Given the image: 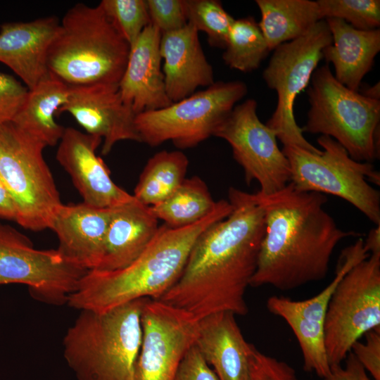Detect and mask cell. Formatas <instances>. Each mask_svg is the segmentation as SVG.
<instances>
[{
    "label": "cell",
    "mask_w": 380,
    "mask_h": 380,
    "mask_svg": "<svg viewBox=\"0 0 380 380\" xmlns=\"http://www.w3.org/2000/svg\"><path fill=\"white\" fill-rule=\"evenodd\" d=\"M228 197L232 213L198 236L179 278L158 300L197 320L221 311L248 312L245 293L265 232L264 213L252 194L231 187Z\"/></svg>",
    "instance_id": "obj_1"
},
{
    "label": "cell",
    "mask_w": 380,
    "mask_h": 380,
    "mask_svg": "<svg viewBox=\"0 0 380 380\" xmlns=\"http://www.w3.org/2000/svg\"><path fill=\"white\" fill-rule=\"evenodd\" d=\"M252 194L262 208L265 232L251 286L289 291L323 280L339 242L361 236L338 227L324 208L323 194L300 191L289 182L272 194Z\"/></svg>",
    "instance_id": "obj_2"
},
{
    "label": "cell",
    "mask_w": 380,
    "mask_h": 380,
    "mask_svg": "<svg viewBox=\"0 0 380 380\" xmlns=\"http://www.w3.org/2000/svg\"><path fill=\"white\" fill-rule=\"evenodd\" d=\"M232 210L229 201L220 200L210 214L191 225L172 228L163 224L142 253L125 267L89 270L67 305L101 312L139 298L158 300L179 278L198 236Z\"/></svg>",
    "instance_id": "obj_3"
},
{
    "label": "cell",
    "mask_w": 380,
    "mask_h": 380,
    "mask_svg": "<svg viewBox=\"0 0 380 380\" xmlns=\"http://www.w3.org/2000/svg\"><path fill=\"white\" fill-rule=\"evenodd\" d=\"M147 299L105 312L80 310L63 339L64 359L77 380H135Z\"/></svg>",
    "instance_id": "obj_4"
},
{
    "label": "cell",
    "mask_w": 380,
    "mask_h": 380,
    "mask_svg": "<svg viewBox=\"0 0 380 380\" xmlns=\"http://www.w3.org/2000/svg\"><path fill=\"white\" fill-rule=\"evenodd\" d=\"M129 49L99 5L79 3L60 22L48 51V72L69 87L118 85Z\"/></svg>",
    "instance_id": "obj_5"
},
{
    "label": "cell",
    "mask_w": 380,
    "mask_h": 380,
    "mask_svg": "<svg viewBox=\"0 0 380 380\" xmlns=\"http://www.w3.org/2000/svg\"><path fill=\"white\" fill-rule=\"evenodd\" d=\"M310 81V106L303 132L332 138L356 161L379 158L380 100L340 83L328 65L316 69Z\"/></svg>",
    "instance_id": "obj_6"
},
{
    "label": "cell",
    "mask_w": 380,
    "mask_h": 380,
    "mask_svg": "<svg viewBox=\"0 0 380 380\" xmlns=\"http://www.w3.org/2000/svg\"><path fill=\"white\" fill-rule=\"evenodd\" d=\"M317 142L323 150L313 153L294 145L283 146L291 168V183L300 191L338 196L350 203L376 226L380 225V174L371 163L358 162L328 136Z\"/></svg>",
    "instance_id": "obj_7"
},
{
    "label": "cell",
    "mask_w": 380,
    "mask_h": 380,
    "mask_svg": "<svg viewBox=\"0 0 380 380\" xmlns=\"http://www.w3.org/2000/svg\"><path fill=\"white\" fill-rule=\"evenodd\" d=\"M46 147L12 122L0 124V177L15 203V222L34 232L49 229L63 204L43 156Z\"/></svg>",
    "instance_id": "obj_8"
},
{
    "label": "cell",
    "mask_w": 380,
    "mask_h": 380,
    "mask_svg": "<svg viewBox=\"0 0 380 380\" xmlns=\"http://www.w3.org/2000/svg\"><path fill=\"white\" fill-rule=\"evenodd\" d=\"M247 92L241 81L215 82L167 107L137 114L134 124L140 141L150 146L170 141L180 149L195 147L213 136Z\"/></svg>",
    "instance_id": "obj_9"
},
{
    "label": "cell",
    "mask_w": 380,
    "mask_h": 380,
    "mask_svg": "<svg viewBox=\"0 0 380 380\" xmlns=\"http://www.w3.org/2000/svg\"><path fill=\"white\" fill-rule=\"evenodd\" d=\"M331 43L327 23L321 20L304 35L275 48L262 72L267 87L277 94L276 108L266 125L283 146L294 145L317 153L322 151L304 137L295 119L294 103L323 58V49Z\"/></svg>",
    "instance_id": "obj_10"
},
{
    "label": "cell",
    "mask_w": 380,
    "mask_h": 380,
    "mask_svg": "<svg viewBox=\"0 0 380 380\" xmlns=\"http://www.w3.org/2000/svg\"><path fill=\"white\" fill-rule=\"evenodd\" d=\"M377 328H380V254H372L341 278L330 298L324 327L330 366L342 364L353 344Z\"/></svg>",
    "instance_id": "obj_11"
},
{
    "label": "cell",
    "mask_w": 380,
    "mask_h": 380,
    "mask_svg": "<svg viewBox=\"0 0 380 380\" xmlns=\"http://www.w3.org/2000/svg\"><path fill=\"white\" fill-rule=\"evenodd\" d=\"M88 271L57 249L35 248L27 236L0 222V285L24 284L36 300L62 305Z\"/></svg>",
    "instance_id": "obj_12"
},
{
    "label": "cell",
    "mask_w": 380,
    "mask_h": 380,
    "mask_svg": "<svg viewBox=\"0 0 380 380\" xmlns=\"http://www.w3.org/2000/svg\"><path fill=\"white\" fill-rule=\"evenodd\" d=\"M257 106L253 99L236 105L213 136L230 145L234 158L243 169L247 184L257 181L258 191L269 195L291 182V168L277 144L275 132L259 119Z\"/></svg>",
    "instance_id": "obj_13"
},
{
    "label": "cell",
    "mask_w": 380,
    "mask_h": 380,
    "mask_svg": "<svg viewBox=\"0 0 380 380\" xmlns=\"http://www.w3.org/2000/svg\"><path fill=\"white\" fill-rule=\"evenodd\" d=\"M369 256L364 240L360 238L341 251L333 280L315 296L303 300L283 296H273L267 299L269 312L282 318L293 331L301 350L305 371L314 372L322 379L330 373L324 333L328 305L341 278Z\"/></svg>",
    "instance_id": "obj_14"
},
{
    "label": "cell",
    "mask_w": 380,
    "mask_h": 380,
    "mask_svg": "<svg viewBox=\"0 0 380 380\" xmlns=\"http://www.w3.org/2000/svg\"><path fill=\"white\" fill-rule=\"evenodd\" d=\"M141 320L142 339L135 380H174L182 360L195 345L198 320L149 298L144 304Z\"/></svg>",
    "instance_id": "obj_15"
},
{
    "label": "cell",
    "mask_w": 380,
    "mask_h": 380,
    "mask_svg": "<svg viewBox=\"0 0 380 380\" xmlns=\"http://www.w3.org/2000/svg\"><path fill=\"white\" fill-rule=\"evenodd\" d=\"M65 112L87 134L102 139L103 155L120 141L141 142L134 124L136 115L122 101L118 85L70 87L68 101L57 115Z\"/></svg>",
    "instance_id": "obj_16"
},
{
    "label": "cell",
    "mask_w": 380,
    "mask_h": 380,
    "mask_svg": "<svg viewBox=\"0 0 380 380\" xmlns=\"http://www.w3.org/2000/svg\"><path fill=\"white\" fill-rule=\"evenodd\" d=\"M102 139L71 127L65 128L58 142L56 160L70 175L83 203L101 208H114L133 199L118 186L96 151Z\"/></svg>",
    "instance_id": "obj_17"
},
{
    "label": "cell",
    "mask_w": 380,
    "mask_h": 380,
    "mask_svg": "<svg viewBox=\"0 0 380 380\" xmlns=\"http://www.w3.org/2000/svg\"><path fill=\"white\" fill-rule=\"evenodd\" d=\"M161 32L148 25L130 47L127 65L118 84L124 103L137 115L172 103L165 85L160 52Z\"/></svg>",
    "instance_id": "obj_18"
},
{
    "label": "cell",
    "mask_w": 380,
    "mask_h": 380,
    "mask_svg": "<svg viewBox=\"0 0 380 380\" xmlns=\"http://www.w3.org/2000/svg\"><path fill=\"white\" fill-rule=\"evenodd\" d=\"M112 209L84 203L62 204L49 229L58 240L57 250L68 260L87 270L96 269L103 258Z\"/></svg>",
    "instance_id": "obj_19"
},
{
    "label": "cell",
    "mask_w": 380,
    "mask_h": 380,
    "mask_svg": "<svg viewBox=\"0 0 380 380\" xmlns=\"http://www.w3.org/2000/svg\"><path fill=\"white\" fill-rule=\"evenodd\" d=\"M59 26L55 16L0 25V62L9 67L28 89L49 74L48 51Z\"/></svg>",
    "instance_id": "obj_20"
},
{
    "label": "cell",
    "mask_w": 380,
    "mask_h": 380,
    "mask_svg": "<svg viewBox=\"0 0 380 380\" xmlns=\"http://www.w3.org/2000/svg\"><path fill=\"white\" fill-rule=\"evenodd\" d=\"M160 52L165 90L172 103L191 96L200 87L215 83L213 69L202 49L198 32L190 23L162 34Z\"/></svg>",
    "instance_id": "obj_21"
},
{
    "label": "cell",
    "mask_w": 380,
    "mask_h": 380,
    "mask_svg": "<svg viewBox=\"0 0 380 380\" xmlns=\"http://www.w3.org/2000/svg\"><path fill=\"white\" fill-rule=\"evenodd\" d=\"M220 380H250L255 346L248 343L228 311L210 314L198 322L195 342Z\"/></svg>",
    "instance_id": "obj_22"
},
{
    "label": "cell",
    "mask_w": 380,
    "mask_h": 380,
    "mask_svg": "<svg viewBox=\"0 0 380 380\" xmlns=\"http://www.w3.org/2000/svg\"><path fill=\"white\" fill-rule=\"evenodd\" d=\"M158 228V220L151 207L134 197L113 208L103 258L95 270L113 271L125 267L142 253Z\"/></svg>",
    "instance_id": "obj_23"
},
{
    "label": "cell",
    "mask_w": 380,
    "mask_h": 380,
    "mask_svg": "<svg viewBox=\"0 0 380 380\" xmlns=\"http://www.w3.org/2000/svg\"><path fill=\"white\" fill-rule=\"evenodd\" d=\"M324 20L332 43L323 49V58L334 65V75L340 83L358 91L380 51V30H361L338 18Z\"/></svg>",
    "instance_id": "obj_24"
},
{
    "label": "cell",
    "mask_w": 380,
    "mask_h": 380,
    "mask_svg": "<svg viewBox=\"0 0 380 380\" xmlns=\"http://www.w3.org/2000/svg\"><path fill=\"white\" fill-rule=\"evenodd\" d=\"M70 87L49 73L29 89L23 106L11 122L46 147L56 146L65 127L55 118L68 101Z\"/></svg>",
    "instance_id": "obj_25"
},
{
    "label": "cell",
    "mask_w": 380,
    "mask_h": 380,
    "mask_svg": "<svg viewBox=\"0 0 380 380\" xmlns=\"http://www.w3.org/2000/svg\"><path fill=\"white\" fill-rule=\"evenodd\" d=\"M258 25L270 51L306 34L321 20L317 1L256 0Z\"/></svg>",
    "instance_id": "obj_26"
},
{
    "label": "cell",
    "mask_w": 380,
    "mask_h": 380,
    "mask_svg": "<svg viewBox=\"0 0 380 380\" xmlns=\"http://www.w3.org/2000/svg\"><path fill=\"white\" fill-rule=\"evenodd\" d=\"M188 165L187 157L180 151L158 152L144 166L133 196L148 206L163 202L185 179Z\"/></svg>",
    "instance_id": "obj_27"
},
{
    "label": "cell",
    "mask_w": 380,
    "mask_h": 380,
    "mask_svg": "<svg viewBox=\"0 0 380 380\" xmlns=\"http://www.w3.org/2000/svg\"><path fill=\"white\" fill-rule=\"evenodd\" d=\"M217 201L211 196L205 182L198 176L185 178L163 202L150 206L156 218L172 228L191 225L210 214Z\"/></svg>",
    "instance_id": "obj_28"
},
{
    "label": "cell",
    "mask_w": 380,
    "mask_h": 380,
    "mask_svg": "<svg viewBox=\"0 0 380 380\" xmlns=\"http://www.w3.org/2000/svg\"><path fill=\"white\" fill-rule=\"evenodd\" d=\"M270 51L258 23L247 17L234 20L222 59L230 68L248 72L258 68Z\"/></svg>",
    "instance_id": "obj_29"
},
{
    "label": "cell",
    "mask_w": 380,
    "mask_h": 380,
    "mask_svg": "<svg viewBox=\"0 0 380 380\" xmlns=\"http://www.w3.org/2000/svg\"><path fill=\"white\" fill-rule=\"evenodd\" d=\"M188 23L198 32H203L208 44L225 49L231 27L235 19L217 0H185Z\"/></svg>",
    "instance_id": "obj_30"
},
{
    "label": "cell",
    "mask_w": 380,
    "mask_h": 380,
    "mask_svg": "<svg viewBox=\"0 0 380 380\" xmlns=\"http://www.w3.org/2000/svg\"><path fill=\"white\" fill-rule=\"evenodd\" d=\"M98 5L129 47L151 24L146 0H102Z\"/></svg>",
    "instance_id": "obj_31"
},
{
    "label": "cell",
    "mask_w": 380,
    "mask_h": 380,
    "mask_svg": "<svg viewBox=\"0 0 380 380\" xmlns=\"http://www.w3.org/2000/svg\"><path fill=\"white\" fill-rule=\"evenodd\" d=\"M321 20L334 18L361 30L379 29V0H318Z\"/></svg>",
    "instance_id": "obj_32"
},
{
    "label": "cell",
    "mask_w": 380,
    "mask_h": 380,
    "mask_svg": "<svg viewBox=\"0 0 380 380\" xmlns=\"http://www.w3.org/2000/svg\"><path fill=\"white\" fill-rule=\"evenodd\" d=\"M151 24L161 34L177 30L188 23L185 0H146Z\"/></svg>",
    "instance_id": "obj_33"
},
{
    "label": "cell",
    "mask_w": 380,
    "mask_h": 380,
    "mask_svg": "<svg viewBox=\"0 0 380 380\" xmlns=\"http://www.w3.org/2000/svg\"><path fill=\"white\" fill-rule=\"evenodd\" d=\"M28 91L16 78L0 72V124L13 120L23 106Z\"/></svg>",
    "instance_id": "obj_34"
},
{
    "label": "cell",
    "mask_w": 380,
    "mask_h": 380,
    "mask_svg": "<svg viewBox=\"0 0 380 380\" xmlns=\"http://www.w3.org/2000/svg\"><path fill=\"white\" fill-rule=\"evenodd\" d=\"M250 380H299L287 362L266 355L256 348L251 358Z\"/></svg>",
    "instance_id": "obj_35"
},
{
    "label": "cell",
    "mask_w": 380,
    "mask_h": 380,
    "mask_svg": "<svg viewBox=\"0 0 380 380\" xmlns=\"http://www.w3.org/2000/svg\"><path fill=\"white\" fill-rule=\"evenodd\" d=\"M365 341L355 342L351 353L372 377L380 380V328L365 334Z\"/></svg>",
    "instance_id": "obj_36"
},
{
    "label": "cell",
    "mask_w": 380,
    "mask_h": 380,
    "mask_svg": "<svg viewBox=\"0 0 380 380\" xmlns=\"http://www.w3.org/2000/svg\"><path fill=\"white\" fill-rule=\"evenodd\" d=\"M174 380H220L195 346L185 354Z\"/></svg>",
    "instance_id": "obj_37"
},
{
    "label": "cell",
    "mask_w": 380,
    "mask_h": 380,
    "mask_svg": "<svg viewBox=\"0 0 380 380\" xmlns=\"http://www.w3.org/2000/svg\"><path fill=\"white\" fill-rule=\"evenodd\" d=\"M343 362L344 366L342 364L331 366L330 373L324 380H373L351 352Z\"/></svg>",
    "instance_id": "obj_38"
},
{
    "label": "cell",
    "mask_w": 380,
    "mask_h": 380,
    "mask_svg": "<svg viewBox=\"0 0 380 380\" xmlns=\"http://www.w3.org/2000/svg\"><path fill=\"white\" fill-rule=\"evenodd\" d=\"M0 219L16 221L17 208L15 203L0 177Z\"/></svg>",
    "instance_id": "obj_39"
},
{
    "label": "cell",
    "mask_w": 380,
    "mask_h": 380,
    "mask_svg": "<svg viewBox=\"0 0 380 380\" xmlns=\"http://www.w3.org/2000/svg\"><path fill=\"white\" fill-rule=\"evenodd\" d=\"M364 247L369 254H380V225L372 229L365 240Z\"/></svg>",
    "instance_id": "obj_40"
},
{
    "label": "cell",
    "mask_w": 380,
    "mask_h": 380,
    "mask_svg": "<svg viewBox=\"0 0 380 380\" xmlns=\"http://www.w3.org/2000/svg\"><path fill=\"white\" fill-rule=\"evenodd\" d=\"M379 89V82H378L372 87H364L361 94L370 99L380 100Z\"/></svg>",
    "instance_id": "obj_41"
}]
</instances>
